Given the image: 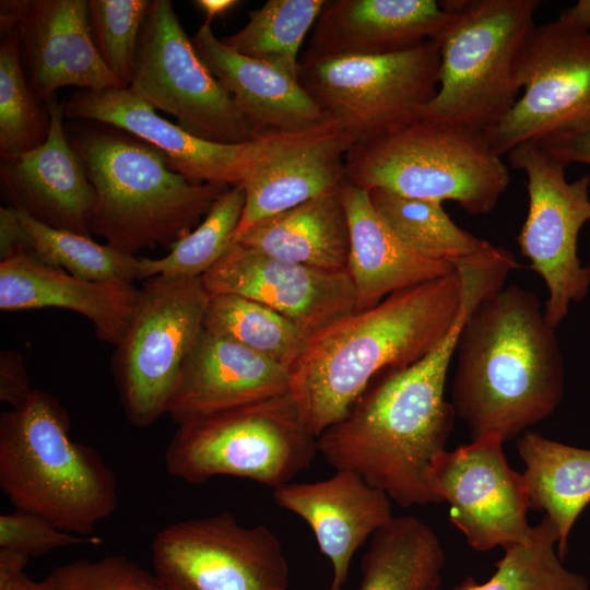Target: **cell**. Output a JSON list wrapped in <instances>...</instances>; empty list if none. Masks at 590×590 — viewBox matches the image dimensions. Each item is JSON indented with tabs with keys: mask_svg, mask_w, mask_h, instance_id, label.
Listing matches in <instances>:
<instances>
[{
	"mask_svg": "<svg viewBox=\"0 0 590 590\" xmlns=\"http://www.w3.org/2000/svg\"><path fill=\"white\" fill-rule=\"evenodd\" d=\"M459 275L461 307L444 340L416 363L376 377L349 413L317 437L329 465L358 474L402 508L440 503L426 473L446 450L457 416L445 398L447 374L465 319L497 290L481 267H464Z\"/></svg>",
	"mask_w": 590,
	"mask_h": 590,
	"instance_id": "6da1fadb",
	"label": "cell"
},
{
	"mask_svg": "<svg viewBox=\"0 0 590 590\" xmlns=\"http://www.w3.org/2000/svg\"><path fill=\"white\" fill-rule=\"evenodd\" d=\"M455 354L451 404L472 439L518 438L563 400L556 328L532 291L510 284L481 300L461 328Z\"/></svg>",
	"mask_w": 590,
	"mask_h": 590,
	"instance_id": "7a4b0ae2",
	"label": "cell"
},
{
	"mask_svg": "<svg viewBox=\"0 0 590 590\" xmlns=\"http://www.w3.org/2000/svg\"><path fill=\"white\" fill-rule=\"evenodd\" d=\"M461 302L456 269L397 291L311 337L291 368L288 391L310 433L318 437L342 420L384 371L430 353L451 329Z\"/></svg>",
	"mask_w": 590,
	"mask_h": 590,
	"instance_id": "3957f363",
	"label": "cell"
},
{
	"mask_svg": "<svg viewBox=\"0 0 590 590\" xmlns=\"http://www.w3.org/2000/svg\"><path fill=\"white\" fill-rule=\"evenodd\" d=\"M76 127L68 137L96 193L92 234L121 252L170 248L231 188L188 181L156 148L121 129L98 122Z\"/></svg>",
	"mask_w": 590,
	"mask_h": 590,
	"instance_id": "277c9868",
	"label": "cell"
},
{
	"mask_svg": "<svg viewBox=\"0 0 590 590\" xmlns=\"http://www.w3.org/2000/svg\"><path fill=\"white\" fill-rule=\"evenodd\" d=\"M67 411L34 389L0 415V486L15 508L88 535L118 506L117 482L102 455L69 436Z\"/></svg>",
	"mask_w": 590,
	"mask_h": 590,
	"instance_id": "5b68a950",
	"label": "cell"
},
{
	"mask_svg": "<svg viewBox=\"0 0 590 590\" xmlns=\"http://www.w3.org/2000/svg\"><path fill=\"white\" fill-rule=\"evenodd\" d=\"M445 3L456 17L439 39L438 90L420 119L484 135L520 96V59L541 1Z\"/></svg>",
	"mask_w": 590,
	"mask_h": 590,
	"instance_id": "8992f818",
	"label": "cell"
},
{
	"mask_svg": "<svg viewBox=\"0 0 590 590\" xmlns=\"http://www.w3.org/2000/svg\"><path fill=\"white\" fill-rule=\"evenodd\" d=\"M344 168L356 187L456 201L471 215L489 213L510 182L503 157L483 134L423 119L354 143Z\"/></svg>",
	"mask_w": 590,
	"mask_h": 590,
	"instance_id": "52a82bcc",
	"label": "cell"
},
{
	"mask_svg": "<svg viewBox=\"0 0 590 590\" xmlns=\"http://www.w3.org/2000/svg\"><path fill=\"white\" fill-rule=\"evenodd\" d=\"M318 452L290 392L179 424L165 450L167 472L188 483L245 477L273 489Z\"/></svg>",
	"mask_w": 590,
	"mask_h": 590,
	"instance_id": "ba28073f",
	"label": "cell"
},
{
	"mask_svg": "<svg viewBox=\"0 0 590 590\" xmlns=\"http://www.w3.org/2000/svg\"><path fill=\"white\" fill-rule=\"evenodd\" d=\"M210 294L201 276L144 280L113 371L127 420L146 428L163 414L203 322Z\"/></svg>",
	"mask_w": 590,
	"mask_h": 590,
	"instance_id": "9c48e42d",
	"label": "cell"
},
{
	"mask_svg": "<svg viewBox=\"0 0 590 590\" xmlns=\"http://www.w3.org/2000/svg\"><path fill=\"white\" fill-rule=\"evenodd\" d=\"M439 40L391 55L304 59L298 80L320 109L356 142L421 117L436 95Z\"/></svg>",
	"mask_w": 590,
	"mask_h": 590,
	"instance_id": "30bf717a",
	"label": "cell"
},
{
	"mask_svg": "<svg viewBox=\"0 0 590 590\" xmlns=\"http://www.w3.org/2000/svg\"><path fill=\"white\" fill-rule=\"evenodd\" d=\"M128 88L200 139L241 144L255 133L196 51L169 0H153Z\"/></svg>",
	"mask_w": 590,
	"mask_h": 590,
	"instance_id": "8fae6325",
	"label": "cell"
},
{
	"mask_svg": "<svg viewBox=\"0 0 590 590\" xmlns=\"http://www.w3.org/2000/svg\"><path fill=\"white\" fill-rule=\"evenodd\" d=\"M506 155L528 179L529 209L516 240L546 285L544 314L557 328L590 290V266L578 256L579 232L590 221V175L568 181L567 166L538 142L521 143Z\"/></svg>",
	"mask_w": 590,
	"mask_h": 590,
	"instance_id": "7c38bea8",
	"label": "cell"
},
{
	"mask_svg": "<svg viewBox=\"0 0 590 590\" xmlns=\"http://www.w3.org/2000/svg\"><path fill=\"white\" fill-rule=\"evenodd\" d=\"M164 590H287L288 565L266 526L244 527L222 511L168 524L151 545Z\"/></svg>",
	"mask_w": 590,
	"mask_h": 590,
	"instance_id": "4fadbf2b",
	"label": "cell"
},
{
	"mask_svg": "<svg viewBox=\"0 0 590 590\" xmlns=\"http://www.w3.org/2000/svg\"><path fill=\"white\" fill-rule=\"evenodd\" d=\"M522 94L484 138L499 156L590 126V31L558 17L535 25L519 64Z\"/></svg>",
	"mask_w": 590,
	"mask_h": 590,
	"instance_id": "5bb4252c",
	"label": "cell"
},
{
	"mask_svg": "<svg viewBox=\"0 0 590 590\" xmlns=\"http://www.w3.org/2000/svg\"><path fill=\"white\" fill-rule=\"evenodd\" d=\"M504 440L488 434L432 461L426 482L439 502L450 506V521L477 552L526 541L529 496L522 473L511 469Z\"/></svg>",
	"mask_w": 590,
	"mask_h": 590,
	"instance_id": "9a60e30c",
	"label": "cell"
},
{
	"mask_svg": "<svg viewBox=\"0 0 590 590\" xmlns=\"http://www.w3.org/2000/svg\"><path fill=\"white\" fill-rule=\"evenodd\" d=\"M201 279L210 295L234 294L261 303L308 339L355 311L347 270L281 260L234 241Z\"/></svg>",
	"mask_w": 590,
	"mask_h": 590,
	"instance_id": "2e32d148",
	"label": "cell"
},
{
	"mask_svg": "<svg viewBox=\"0 0 590 590\" xmlns=\"http://www.w3.org/2000/svg\"><path fill=\"white\" fill-rule=\"evenodd\" d=\"M354 143L332 119L255 138L253 166L243 185L245 206L233 239L263 219L341 190L345 156Z\"/></svg>",
	"mask_w": 590,
	"mask_h": 590,
	"instance_id": "e0dca14e",
	"label": "cell"
},
{
	"mask_svg": "<svg viewBox=\"0 0 590 590\" xmlns=\"http://www.w3.org/2000/svg\"><path fill=\"white\" fill-rule=\"evenodd\" d=\"M0 26L16 28L26 79L42 101L67 86L94 92L127 87L95 48L86 0H2Z\"/></svg>",
	"mask_w": 590,
	"mask_h": 590,
	"instance_id": "ac0fdd59",
	"label": "cell"
},
{
	"mask_svg": "<svg viewBox=\"0 0 590 590\" xmlns=\"http://www.w3.org/2000/svg\"><path fill=\"white\" fill-rule=\"evenodd\" d=\"M63 106L68 118L113 126L153 145L173 170L192 184L236 187L251 174L255 140L222 144L200 139L158 116L128 87L83 90Z\"/></svg>",
	"mask_w": 590,
	"mask_h": 590,
	"instance_id": "d6986e66",
	"label": "cell"
},
{
	"mask_svg": "<svg viewBox=\"0 0 590 590\" xmlns=\"http://www.w3.org/2000/svg\"><path fill=\"white\" fill-rule=\"evenodd\" d=\"M50 127L46 141L1 160L0 184L9 206L49 227L90 236L96 201L86 168L64 130V106L46 101Z\"/></svg>",
	"mask_w": 590,
	"mask_h": 590,
	"instance_id": "ffe728a7",
	"label": "cell"
},
{
	"mask_svg": "<svg viewBox=\"0 0 590 590\" xmlns=\"http://www.w3.org/2000/svg\"><path fill=\"white\" fill-rule=\"evenodd\" d=\"M456 17L435 0H324L304 59L382 56L439 40Z\"/></svg>",
	"mask_w": 590,
	"mask_h": 590,
	"instance_id": "44dd1931",
	"label": "cell"
},
{
	"mask_svg": "<svg viewBox=\"0 0 590 590\" xmlns=\"http://www.w3.org/2000/svg\"><path fill=\"white\" fill-rule=\"evenodd\" d=\"M290 382L288 368L202 326L166 414L179 425L287 393Z\"/></svg>",
	"mask_w": 590,
	"mask_h": 590,
	"instance_id": "7402d4cb",
	"label": "cell"
},
{
	"mask_svg": "<svg viewBox=\"0 0 590 590\" xmlns=\"http://www.w3.org/2000/svg\"><path fill=\"white\" fill-rule=\"evenodd\" d=\"M273 498L314 531L333 567L329 590H341L354 553L394 517L388 495L349 470L312 483L284 484L273 491Z\"/></svg>",
	"mask_w": 590,
	"mask_h": 590,
	"instance_id": "603a6c76",
	"label": "cell"
},
{
	"mask_svg": "<svg viewBox=\"0 0 590 590\" xmlns=\"http://www.w3.org/2000/svg\"><path fill=\"white\" fill-rule=\"evenodd\" d=\"M197 54L232 96L256 138L309 128L330 119L297 76L274 63L244 56L204 23L191 37Z\"/></svg>",
	"mask_w": 590,
	"mask_h": 590,
	"instance_id": "cb8c5ba5",
	"label": "cell"
},
{
	"mask_svg": "<svg viewBox=\"0 0 590 590\" xmlns=\"http://www.w3.org/2000/svg\"><path fill=\"white\" fill-rule=\"evenodd\" d=\"M139 296L134 284L75 278L40 261L35 252L0 261V309L57 307L92 321L97 337L118 345L130 326Z\"/></svg>",
	"mask_w": 590,
	"mask_h": 590,
	"instance_id": "d4e9b609",
	"label": "cell"
},
{
	"mask_svg": "<svg viewBox=\"0 0 590 590\" xmlns=\"http://www.w3.org/2000/svg\"><path fill=\"white\" fill-rule=\"evenodd\" d=\"M349 223L347 272L355 290V312L373 308L390 294L448 275V261L425 257L402 243L375 210L369 191L343 185Z\"/></svg>",
	"mask_w": 590,
	"mask_h": 590,
	"instance_id": "484cf974",
	"label": "cell"
},
{
	"mask_svg": "<svg viewBox=\"0 0 590 590\" xmlns=\"http://www.w3.org/2000/svg\"><path fill=\"white\" fill-rule=\"evenodd\" d=\"M232 241L281 260L347 270L350 232L342 189L263 219Z\"/></svg>",
	"mask_w": 590,
	"mask_h": 590,
	"instance_id": "4316f807",
	"label": "cell"
},
{
	"mask_svg": "<svg viewBox=\"0 0 590 590\" xmlns=\"http://www.w3.org/2000/svg\"><path fill=\"white\" fill-rule=\"evenodd\" d=\"M526 465L522 473L530 508L542 510L559 534L558 557L568 552V538L581 511L590 503V449L548 439L526 430L516 441Z\"/></svg>",
	"mask_w": 590,
	"mask_h": 590,
	"instance_id": "83f0119b",
	"label": "cell"
},
{
	"mask_svg": "<svg viewBox=\"0 0 590 590\" xmlns=\"http://www.w3.org/2000/svg\"><path fill=\"white\" fill-rule=\"evenodd\" d=\"M444 565L445 551L428 524L393 517L369 539L359 590H438Z\"/></svg>",
	"mask_w": 590,
	"mask_h": 590,
	"instance_id": "f1b7e54d",
	"label": "cell"
},
{
	"mask_svg": "<svg viewBox=\"0 0 590 590\" xmlns=\"http://www.w3.org/2000/svg\"><path fill=\"white\" fill-rule=\"evenodd\" d=\"M369 196L396 236L425 257L452 264L491 245L459 227L440 202L406 198L379 188L369 190Z\"/></svg>",
	"mask_w": 590,
	"mask_h": 590,
	"instance_id": "f546056e",
	"label": "cell"
},
{
	"mask_svg": "<svg viewBox=\"0 0 590 590\" xmlns=\"http://www.w3.org/2000/svg\"><path fill=\"white\" fill-rule=\"evenodd\" d=\"M205 330L241 344L291 370L308 338L268 306L234 294L210 295L203 316Z\"/></svg>",
	"mask_w": 590,
	"mask_h": 590,
	"instance_id": "4dcf8cb0",
	"label": "cell"
},
{
	"mask_svg": "<svg viewBox=\"0 0 590 590\" xmlns=\"http://www.w3.org/2000/svg\"><path fill=\"white\" fill-rule=\"evenodd\" d=\"M559 534L546 516L526 541L505 546L496 571L483 583L469 576L451 590H590L588 579L566 569L556 553Z\"/></svg>",
	"mask_w": 590,
	"mask_h": 590,
	"instance_id": "1f68e13d",
	"label": "cell"
},
{
	"mask_svg": "<svg viewBox=\"0 0 590 590\" xmlns=\"http://www.w3.org/2000/svg\"><path fill=\"white\" fill-rule=\"evenodd\" d=\"M324 0H268L248 13L247 23L221 38L237 52L282 67L298 78L299 48Z\"/></svg>",
	"mask_w": 590,
	"mask_h": 590,
	"instance_id": "d6a6232c",
	"label": "cell"
},
{
	"mask_svg": "<svg viewBox=\"0 0 590 590\" xmlns=\"http://www.w3.org/2000/svg\"><path fill=\"white\" fill-rule=\"evenodd\" d=\"M14 210L44 263L86 281L133 284L141 280L140 257L101 245L90 236L49 227L25 211Z\"/></svg>",
	"mask_w": 590,
	"mask_h": 590,
	"instance_id": "836d02e7",
	"label": "cell"
},
{
	"mask_svg": "<svg viewBox=\"0 0 590 590\" xmlns=\"http://www.w3.org/2000/svg\"><path fill=\"white\" fill-rule=\"evenodd\" d=\"M245 200L243 186L228 188L217 198L201 223L172 245L166 256L158 259L140 257L141 280L156 275L202 276L232 244Z\"/></svg>",
	"mask_w": 590,
	"mask_h": 590,
	"instance_id": "e575fe53",
	"label": "cell"
},
{
	"mask_svg": "<svg viewBox=\"0 0 590 590\" xmlns=\"http://www.w3.org/2000/svg\"><path fill=\"white\" fill-rule=\"evenodd\" d=\"M1 34L0 156L5 160L43 144L48 137L50 117L26 79L16 28H1Z\"/></svg>",
	"mask_w": 590,
	"mask_h": 590,
	"instance_id": "d590c367",
	"label": "cell"
},
{
	"mask_svg": "<svg viewBox=\"0 0 590 590\" xmlns=\"http://www.w3.org/2000/svg\"><path fill=\"white\" fill-rule=\"evenodd\" d=\"M150 3L149 0H87L95 48L107 69L127 87Z\"/></svg>",
	"mask_w": 590,
	"mask_h": 590,
	"instance_id": "8d00e7d4",
	"label": "cell"
},
{
	"mask_svg": "<svg viewBox=\"0 0 590 590\" xmlns=\"http://www.w3.org/2000/svg\"><path fill=\"white\" fill-rule=\"evenodd\" d=\"M52 590H164L156 576L125 556L76 559L56 567Z\"/></svg>",
	"mask_w": 590,
	"mask_h": 590,
	"instance_id": "74e56055",
	"label": "cell"
},
{
	"mask_svg": "<svg viewBox=\"0 0 590 590\" xmlns=\"http://www.w3.org/2000/svg\"><path fill=\"white\" fill-rule=\"evenodd\" d=\"M102 542L98 536L66 532L49 519L32 511L15 508L0 516V547L20 552L30 558L63 546L98 545Z\"/></svg>",
	"mask_w": 590,
	"mask_h": 590,
	"instance_id": "f35d334b",
	"label": "cell"
},
{
	"mask_svg": "<svg viewBox=\"0 0 590 590\" xmlns=\"http://www.w3.org/2000/svg\"><path fill=\"white\" fill-rule=\"evenodd\" d=\"M33 390L22 356L11 350L1 352L0 400L12 408L17 406L30 397Z\"/></svg>",
	"mask_w": 590,
	"mask_h": 590,
	"instance_id": "ab89813d",
	"label": "cell"
},
{
	"mask_svg": "<svg viewBox=\"0 0 590 590\" xmlns=\"http://www.w3.org/2000/svg\"><path fill=\"white\" fill-rule=\"evenodd\" d=\"M538 143L566 166L570 163L590 165V126L551 135Z\"/></svg>",
	"mask_w": 590,
	"mask_h": 590,
	"instance_id": "60d3db41",
	"label": "cell"
},
{
	"mask_svg": "<svg viewBox=\"0 0 590 590\" xmlns=\"http://www.w3.org/2000/svg\"><path fill=\"white\" fill-rule=\"evenodd\" d=\"M28 559L20 552L0 547V590H52L48 576L37 582L26 575Z\"/></svg>",
	"mask_w": 590,
	"mask_h": 590,
	"instance_id": "b9f144b4",
	"label": "cell"
},
{
	"mask_svg": "<svg viewBox=\"0 0 590 590\" xmlns=\"http://www.w3.org/2000/svg\"><path fill=\"white\" fill-rule=\"evenodd\" d=\"M34 252L32 239L21 224L14 208H0V258L1 261L15 256Z\"/></svg>",
	"mask_w": 590,
	"mask_h": 590,
	"instance_id": "7bdbcfd3",
	"label": "cell"
},
{
	"mask_svg": "<svg viewBox=\"0 0 590 590\" xmlns=\"http://www.w3.org/2000/svg\"><path fill=\"white\" fill-rule=\"evenodd\" d=\"M557 17L581 30L590 31V0L577 1Z\"/></svg>",
	"mask_w": 590,
	"mask_h": 590,
	"instance_id": "ee69618b",
	"label": "cell"
},
{
	"mask_svg": "<svg viewBox=\"0 0 590 590\" xmlns=\"http://www.w3.org/2000/svg\"><path fill=\"white\" fill-rule=\"evenodd\" d=\"M240 2L236 0H197L194 4L205 15V21L212 22L216 17H222L232 11Z\"/></svg>",
	"mask_w": 590,
	"mask_h": 590,
	"instance_id": "f6af8a7d",
	"label": "cell"
}]
</instances>
